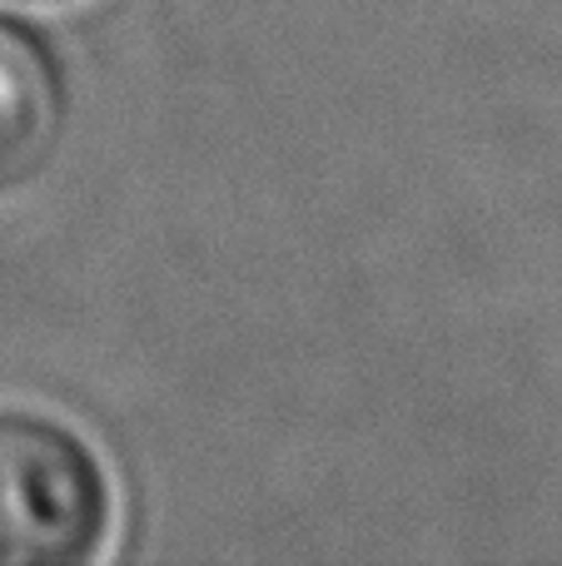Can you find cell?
Segmentation results:
<instances>
[{
    "label": "cell",
    "instance_id": "cell-1",
    "mask_svg": "<svg viewBox=\"0 0 562 566\" xmlns=\"http://www.w3.org/2000/svg\"><path fill=\"white\" fill-rule=\"evenodd\" d=\"M110 478L55 418L0 408V566H75L110 532Z\"/></svg>",
    "mask_w": 562,
    "mask_h": 566
},
{
    "label": "cell",
    "instance_id": "cell-2",
    "mask_svg": "<svg viewBox=\"0 0 562 566\" xmlns=\"http://www.w3.org/2000/svg\"><path fill=\"white\" fill-rule=\"evenodd\" d=\"M65 135V75L30 25L0 15V195L30 185Z\"/></svg>",
    "mask_w": 562,
    "mask_h": 566
}]
</instances>
